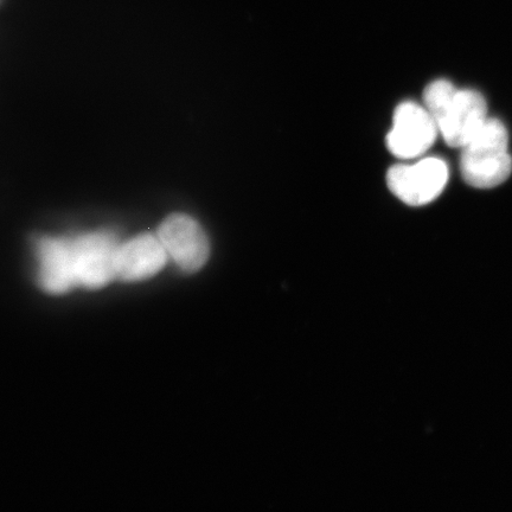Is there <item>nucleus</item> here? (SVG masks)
Returning a JSON list of instances; mask_svg holds the SVG:
<instances>
[{
  "label": "nucleus",
  "mask_w": 512,
  "mask_h": 512,
  "mask_svg": "<svg viewBox=\"0 0 512 512\" xmlns=\"http://www.w3.org/2000/svg\"><path fill=\"white\" fill-rule=\"evenodd\" d=\"M38 284L50 294H64L75 288L69 239L43 238L36 246Z\"/></svg>",
  "instance_id": "obj_8"
},
{
  "label": "nucleus",
  "mask_w": 512,
  "mask_h": 512,
  "mask_svg": "<svg viewBox=\"0 0 512 512\" xmlns=\"http://www.w3.org/2000/svg\"><path fill=\"white\" fill-rule=\"evenodd\" d=\"M424 104L445 143L458 149H462L488 119V105L482 94L472 89H458L447 80H437L426 87Z\"/></svg>",
  "instance_id": "obj_1"
},
{
  "label": "nucleus",
  "mask_w": 512,
  "mask_h": 512,
  "mask_svg": "<svg viewBox=\"0 0 512 512\" xmlns=\"http://www.w3.org/2000/svg\"><path fill=\"white\" fill-rule=\"evenodd\" d=\"M509 136L502 121L488 118L462 147L460 171L464 181L477 189H492L507 181L512 171Z\"/></svg>",
  "instance_id": "obj_2"
},
{
  "label": "nucleus",
  "mask_w": 512,
  "mask_h": 512,
  "mask_svg": "<svg viewBox=\"0 0 512 512\" xmlns=\"http://www.w3.org/2000/svg\"><path fill=\"white\" fill-rule=\"evenodd\" d=\"M168 258L187 273L200 271L209 258V241L206 233L192 217L174 214L168 217L158 229Z\"/></svg>",
  "instance_id": "obj_6"
},
{
  "label": "nucleus",
  "mask_w": 512,
  "mask_h": 512,
  "mask_svg": "<svg viewBox=\"0 0 512 512\" xmlns=\"http://www.w3.org/2000/svg\"><path fill=\"white\" fill-rule=\"evenodd\" d=\"M439 134L438 126L425 106L407 101L396 107L387 146L396 158H419L431 149Z\"/></svg>",
  "instance_id": "obj_5"
},
{
  "label": "nucleus",
  "mask_w": 512,
  "mask_h": 512,
  "mask_svg": "<svg viewBox=\"0 0 512 512\" xmlns=\"http://www.w3.org/2000/svg\"><path fill=\"white\" fill-rule=\"evenodd\" d=\"M168 259L157 235H138L123 245L119 243L115 255V278L121 281L152 278L163 270Z\"/></svg>",
  "instance_id": "obj_7"
},
{
  "label": "nucleus",
  "mask_w": 512,
  "mask_h": 512,
  "mask_svg": "<svg viewBox=\"0 0 512 512\" xmlns=\"http://www.w3.org/2000/svg\"><path fill=\"white\" fill-rule=\"evenodd\" d=\"M74 285L99 290L115 278L119 243L107 233H91L69 239Z\"/></svg>",
  "instance_id": "obj_3"
},
{
  "label": "nucleus",
  "mask_w": 512,
  "mask_h": 512,
  "mask_svg": "<svg viewBox=\"0 0 512 512\" xmlns=\"http://www.w3.org/2000/svg\"><path fill=\"white\" fill-rule=\"evenodd\" d=\"M450 171L445 160L428 157L414 164H398L387 175L389 190L412 207L426 206L444 191Z\"/></svg>",
  "instance_id": "obj_4"
}]
</instances>
